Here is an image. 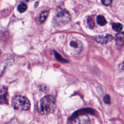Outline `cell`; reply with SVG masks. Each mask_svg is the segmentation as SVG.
Listing matches in <instances>:
<instances>
[{
	"label": "cell",
	"instance_id": "5b68a950",
	"mask_svg": "<svg viewBox=\"0 0 124 124\" xmlns=\"http://www.w3.org/2000/svg\"><path fill=\"white\" fill-rule=\"evenodd\" d=\"M74 123L76 124H89L90 123L89 118L84 115L77 116L73 121Z\"/></svg>",
	"mask_w": 124,
	"mask_h": 124
},
{
	"label": "cell",
	"instance_id": "5bb4252c",
	"mask_svg": "<svg viewBox=\"0 0 124 124\" xmlns=\"http://www.w3.org/2000/svg\"><path fill=\"white\" fill-rule=\"evenodd\" d=\"M54 55H55L56 59H57L59 61L63 62H67V61L66 60H65L64 59H63V58L61 55H60L59 54H58L57 52L54 51Z\"/></svg>",
	"mask_w": 124,
	"mask_h": 124
},
{
	"label": "cell",
	"instance_id": "2e32d148",
	"mask_svg": "<svg viewBox=\"0 0 124 124\" xmlns=\"http://www.w3.org/2000/svg\"><path fill=\"white\" fill-rule=\"evenodd\" d=\"M102 3L106 6L110 5L112 3V0H101Z\"/></svg>",
	"mask_w": 124,
	"mask_h": 124
},
{
	"label": "cell",
	"instance_id": "e0dca14e",
	"mask_svg": "<svg viewBox=\"0 0 124 124\" xmlns=\"http://www.w3.org/2000/svg\"><path fill=\"white\" fill-rule=\"evenodd\" d=\"M7 91V87L5 86H0V93H4Z\"/></svg>",
	"mask_w": 124,
	"mask_h": 124
},
{
	"label": "cell",
	"instance_id": "9c48e42d",
	"mask_svg": "<svg viewBox=\"0 0 124 124\" xmlns=\"http://www.w3.org/2000/svg\"><path fill=\"white\" fill-rule=\"evenodd\" d=\"M8 93H5L0 96V104H7L8 103Z\"/></svg>",
	"mask_w": 124,
	"mask_h": 124
},
{
	"label": "cell",
	"instance_id": "7c38bea8",
	"mask_svg": "<svg viewBox=\"0 0 124 124\" xmlns=\"http://www.w3.org/2000/svg\"><path fill=\"white\" fill-rule=\"evenodd\" d=\"M27 9V6L24 3H21L18 5L17 7V10L20 13H23Z\"/></svg>",
	"mask_w": 124,
	"mask_h": 124
},
{
	"label": "cell",
	"instance_id": "8992f818",
	"mask_svg": "<svg viewBox=\"0 0 124 124\" xmlns=\"http://www.w3.org/2000/svg\"><path fill=\"white\" fill-rule=\"evenodd\" d=\"M124 44V32H120L116 36V44L117 47H121Z\"/></svg>",
	"mask_w": 124,
	"mask_h": 124
},
{
	"label": "cell",
	"instance_id": "277c9868",
	"mask_svg": "<svg viewBox=\"0 0 124 124\" xmlns=\"http://www.w3.org/2000/svg\"><path fill=\"white\" fill-rule=\"evenodd\" d=\"M112 39V36L110 34H104L99 35L95 37V41L101 44H107Z\"/></svg>",
	"mask_w": 124,
	"mask_h": 124
},
{
	"label": "cell",
	"instance_id": "44dd1931",
	"mask_svg": "<svg viewBox=\"0 0 124 124\" xmlns=\"http://www.w3.org/2000/svg\"></svg>",
	"mask_w": 124,
	"mask_h": 124
},
{
	"label": "cell",
	"instance_id": "7a4b0ae2",
	"mask_svg": "<svg viewBox=\"0 0 124 124\" xmlns=\"http://www.w3.org/2000/svg\"><path fill=\"white\" fill-rule=\"evenodd\" d=\"M12 106L14 109L18 110H27L30 108L31 103L26 97L17 95L12 99Z\"/></svg>",
	"mask_w": 124,
	"mask_h": 124
},
{
	"label": "cell",
	"instance_id": "ba28073f",
	"mask_svg": "<svg viewBox=\"0 0 124 124\" xmlns=\"http://www.w3.org/2000/svg\"><path fill=\"white\" fill-rule=\"evenodd\" d=\"M97 23L100 26H104L106 24L107 20L105 17L102 15H99L96 18Z\"/></svg>",
	"mask_w": 124,
	"mask_h": 124
},
{
	"label": "cell",
	"instance_id": "9a60e30c",
	"mask_svg": "<svg viewBox=\"0 0 124 124\" xmlns=\"http://www.w3.org/2000/svg\"><path fill=\"white\" fill-rule=\"evenodd\" d=\"M103 101L106 104H110V96L108 94L105 95L104 96Z\"/></svg>",
	"mask_w": 124,
	"mask_h": 124
},
{
	"label": "cell",
	"instance_id": "3957f363",
	"mask_svg": "<svg viewBox=\"0 0 124 124\" xmlns=\"http://www.w3.org/2000/svg\"><path fill=\"white\" fill-rule=\"evenodd\" d=\"M70 16L69 13L63 10L58 13L54 18V23L58 26H63L67 23L70 20Z\"/></svg>",
	"mask_w": 124,
	"mask_h": 124
},
{
	"label": "cell",
	"instance_id": "4fadbf2b",
	"mask_svg": "<svg viewBox=\"0 0 124 124\" xmlns=\"http://www.w3.org/2000/svg\"><path fill=\"white\" fill-rule=\"evenodd\" d=\"M87 24L90 29H92L94 26V21L93 18L92 16H89L87 19Z\"/></svg>",
	"mask_w": 124,
	"mask_h": 124
},
{
	"label": "cell",
	"instance_id": "8fae6325",
	"mask_svg": "<svg viewBox=\"0 0 124 124\" xmlns=\"http://www.w3.org/2000/svg\"><path fill=\"white\" fill-rule=\"evenodd\" d=\"M48 16V12L47 11H45L43 12L41 14L40 17H39L40 22L41 23L44 22L47 18Z\"/></svg>",
	"mask_w": 124,
	"mask_h": 124
},
{
	"label": "cell",
	"instance_id": "52a82bcc",
	"mask_svg": "<svg viewBox=\"0 0 124 124\" xmlns=\"http://www.w3.org/2000/svg\"><path fill=\"white\" fill-rule=\"evenodd\" d=\"M70 45L75 50L78 51H80L81 49V48H82L81 43L78 40H75L72 41L70 43Z\"/></svg>",
	"mask_w": 124,
	"mask_h": 124
},
{
	"label": "cell",
	"instance_id": "ac0fdd59",
	"mask_svg": "<svg viewBox=\"0 0 124 124\" xmlns=\"http://www.w3.org/2000/svg\"><path fill=\"white\" fill-rule=\"evenodd\" d=\"M40 90L43 92H46V91H47V87L46 86H40Z\"/></svg>",
	"mask_w": 124,
	"mask_h": 124
},
{
	"label": "cell",
	"instance_id": "d6986e66",
	"mask_svg": "<svg viewBox=\"0 0 124 124\" xmlns=\"http://www.w3.org/2000/svg\"><path fill=\"white\" fill-rule=\"evenodd\" d=\"M120 69L122 70H123L124 71V62H123L120 65Z\"/></svg>",
	"mask_w": 124,
	"mask_h": 124
},
{
	"label": "cell",
	"instance_id": "ffe728a7",
	"mask_svg": "<svg viewBox=\"0 0 124 124\" xmlns=\"http://www.w3.org/2000/svg\"><path fill=\"white\" fill-rule=\"evenodd\" d=\"M26 0V1H32V0Z\"/></svg>",
	"mask_w": 124,
	"mask_h": 124
},
{
	"label": "cell",
	"instance_id": "6da1fadb",
	"mask_svg": "<svg viewBox=\"0 0 124 124\" xmlns=\"http://www.w3.org/2000/svg\"><path fill=\"white\" fill-rule=\"evenodd\" d=\"M56 107L55 98L52 95H46L40 100L38 110L39 112L44 115L50 114L54 111Z\"/></svg>",
	"mask_w": 124,
	"mask_h": 124
},
{
	"label": "cell",
	"instance_id": "30bf717a",
	"mask_svg": "<svg viewBox=\"0 0 124 124\" xmlns=\"http://www.w3.org/2000/svg\"><path fill=\"white\" fill-rule=\"evenodd\" d=\"M112 29L116 31H120L123 28V26L120 23H113L112 24Z\"/></svg>",
	"mask_w": 124,
	"mask_h": 124
}]
</instances>
